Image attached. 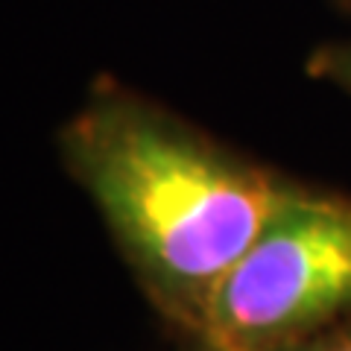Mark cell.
Returning <instances> with one entry per match:
<instances>
[{
	"instance_id": "obj_5",
	"label": "cell",
	"mask_w": 351,
	"mask_h": 351,
	"mask_svg": "<svg viewBox=\"0 0 351 351\" xmlns=\"http://www.w3.org/2000/svg\"><path fill=\"white\" fill-rule=\"evenodd\" d=\"M339 3H343V6H348V9H351V0H339Z\"/></svg>"
},
{
	"instance_id": "obj_3",
	"label": "cell",
	"mask_w": 351,
	"mask_h": 351,
	"mask_svg": "<svg viewBox=\"0 0 351 351\" xmlns=\"http://www.w3.org/2000/svg\"><path fill=\"white\" fill-rule=\"evenodd\" d=\"M307 71H311V76H316V80L351 94V38L319 47L311 56Z\"/></svg>"
},
{
	"instance_id": "obj_4",
	"label": "cell",
	"mask_w": 351,
	"mask_h": 351,
	"mask_svg": "<svg viewBox=\"0 0 351 351\" xmlns=\"http://www.w3.org/2000/svg\"><path fill=\"white\" fill-rule=\"evenodd\" d=\"M284 351H351V319L328 328V331L316 334L311 339H302V343H295Z\"/></svg>"
},
{
	"instance_id": "obj_2",
	"label": "cell",
	"mask_w": 351,
	"mask_h": 351,
	"mask_svg": "<svg viewBox=\"0 0 351 351\" xmlns=\"http://www.w3.org/2000/svg\"><path fill=\"white\" fill-rule=\"evenodd\" d=\"M348 319L351 199L293 184L193 337L205 351H284Z\"/></svg>"
},
{
	"instance_id": "obj_1",
	"label": "cell",
	"mask_w": 351,
	"mask_h": 351,
	"mask_svg": "<svg viewBox=\"0 0 351 351\" xmlns=\"http://www.w3.org/2000/svg\"><path fill=\"white\" fill-rule=\"evenodd\" d=\"M59 147L152 304L191 334L295 184L112 82Z\"/></svg>"
}]
</instances>
